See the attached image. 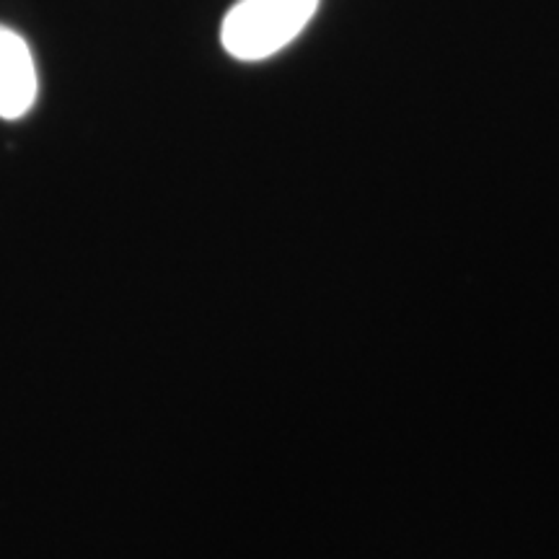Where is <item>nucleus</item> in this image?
<instances>
[{
	"label": "nucleus",
	"mask_w": 559,
	"mask_h": 559,
	"mask_svg": "<svg viewBox=\"0 0 559 559\" xmlns=\"http://www.w3.org/2000/svg\"><path fill=\"white\" fill-rule=\"evenodd\" d=\"M37 68L29 45L9 26H0V117H24L37 99Z\"/></svg>",
	"instance_id": "nucleus-2"
},
{
	"label": "nucleus",
	"mask_w": 559,
	"mask_h": 559,
	"mask_svg": "<svg viewBox=\"0 0 559 559\" xmlns=\"http://www.w3.org/2000/svg\"><path fill=\"white\" fill-rule=\"evenodd\" d=\"M319 0H239L221 26L223 50L243 62L267 60L309 26Z\"/></svg>",
	"instance_id": "nucleus-1"
}]
</instances>
